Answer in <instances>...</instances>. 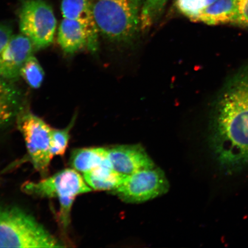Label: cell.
Instances as JSON below:
<instances>
[{
	"instance_id": "obj_21",
	"label": "cell",
	"mask_w": 248,
	"mask_h": 248,
	"mask_svg": "<svg viewBox=\"0 0 248 248\" xmlns=\"http://www.w3.org/2000/svg\"><path fill=\"white\" fill-rule=\"evenodd\" d=\"M13 36L11 28L6 25L0 24V52Z\"/></svg>"
},
{
	"instance_id": "obj_16",
	"label": "cell",
	"mask_w": 248,
	"mask_h": 248,
	"mask_svg": "<svg viewBox=\"0 0 248 248\" xmlns=\"http://www.w3.org/2000/svg\"><path fill=\"white\" fill-rule=\"evenodd\" d=\"M169 0H145L140 13V29L146 32L159 20Z\"/></svg>"
},
{
	"instance_id": "obj_3",
	"label": "cell",
	"mask_w": 248,
	"mask_h": 248,
	"mask_svg": "<svg viewBox=\"0 0 248 248\" xmlns=\"http://www.w3.org/2000/svg\"><path fill=\"white\" fill-rule=\"evenodd\" d=\"M63 247L32 217L23 211L0 207V248Z\"/></svg>"
},
{
	"instance_id": "obj_13",
	"label": "cell",
	"mask_w": 248,
	"mask_h": 248,
	"mask_svg": "<svg viewBox=\"0 0 248 248\" xmlns=\"http://www.w3.org/2000/svg\"><path fill=\"white\" fill-rule=\"evenodd\" d=\"M21 110V95L14 86L0 78V129L17 119Z\"/></svg>"
},
{
	"instance_id": "obj_5",
	"label": "cell",
	"mask_w": 248,
	"mask_h": 248,
	"mask_svg": "<svg viewBox=\"0 0 248 248\" xmlns=\"http://www.w3.org/2000/svg\"><path fill=\"white\" fill-rule=\"evenodd\" d=\"M17 119L31 162L37 171L45 176L53 158L51 154L52 128L30 111L21 112Z\"/></svg>"
},
{
	"instance_id": "obj_15",
	"label": "cell",
	"mask_w": 248,
	"mask_h": 248,
	"mask_svg": "<svg viewBox=\"0 0 248 248\" xmlns=\"http://www.w3.org/2000/svg\"><path fill=\"white\" fill-rule=\"evenodd\" d=\"M70 163L73 169L83 173L104 164L110 163L107 148L94 147L76 149L72 152Z\"/></svg>"
},
{
	"instance_id": "obj_9",
	"label": "cell",
	"mask_w": 248,
	"mask_h": 248,
	"mask_svg": "<svg viewBox=\"0 0 248 248\" xmlns=\"http://www.w3.org/2000/svg\"><path fill=\"white\" fill-rule=\"evenodd\" d=\"M107 156L112 169L125 176L155 166L146 151L139 145L107 148Z\"/></svg>"
},
{
	"instance_id": "obj_19",
	"label": "cell",
	"mask_w": 248,
	"mask_h": 248,
	"mask_svg": "<svg viewBox=\"0 0 248 248\" xmlns=\"http://www.w3.org/2000/svg\"><path fill=\"white\" fill-rule=\"evenodd\" d=\"M216 0H175V7L178 11L191 21L203 9Z\"/></svg>"
},
{
	"instance_id": "obj_22",
	"label": "cell",
	"mask_w": 248,
	"mask_h": 248,
	"mask_svg": "<svg viewBox=\"0 0 248 248\" xmlns=\"http://www.w3.org/2000/svg\"><path fill=\"white\" fill-rule=\"evenodd\" d=\"M135 7L138 9L140 12L141 11L142 4L145 0H130Z\"/></svg>"
},
{
	"instance_id": "obj_10",
	"label": "cell",
	"mask_w": 248,
	"mask_h": 248,
	"mask_svg": "<svg viewBox=\"0 0 248 248\" xmlns=\"http://www.w3.org/2000/svg\"><path fill=\"white\" fill-rule=\"evenodd\" d=\"M58 42L63 51L69 54L84 49L94 52L98 47V40L93 38L83 25L66 18L59 28Z\"/></svg>"
},
{
	"instance_id": "obj_8",
	"label": "cell",
	"mask_w": 248,
	"mask_h": 248,
	"mask_svg": "<svg viewBox=\"0 0 248 248\" xmlns=\"http://www.w3.org/2000/svg\"><path fill=\"white\" fill-rule=\"evenodd\" d=\"M35 49L30 39L23 34L13 35L0 52V78L17 79L24 64Z\"/></svg>"
},
{
	"instance_id": "obj_14",
	"label": "cell",
	"mask_w": 248,
	"mask_h": 248,
	"mask_svg": "<svg viewBox=\"0 0 248 248\" xmlns=\"http://www.w3.org/2000/svg\"><path fill=\"white\" fill-rule=\"evenodd\" d=\"M126 176L114 170L110 163L83 173V178L92 190L111 192L120 187Z\"/></svg>"
},
{
	"instance_id": "obj_11",
	"label": "cell",
	"mask_w": 248,
	"mask_h": 248,
	"mask_svg": "<svg viewBox=\"0 0 248 248\" xmlns=\"http://www.w3.org/2000/svg\"><path fill=\"white\" fill-rule=\"evenodd\" d=\"M92 0H62L61 11L63 18L83 25L95 40H98V30L94 20Z\"/></svg>"
},
{
	"instance_id": "obj_2",
	"label": "cell",
	"mask_w": 248,
	"mask_h": 248,
	"mask_svg": "<svg viewBox=\"0 0 248 248\" xmlns=\"http://www.w3.org/2000/svg\"><path fill=\"white\" fill-rule=\"evenodd\" d=\"M93 11L99 32L108 41L129 46L137 39L140 12L130 0H96Z\"/></svg>"
},
{
	"instance_id": "obj_12",
	"label": "cell",
	"mask_w": 248,
	"mask_h": 248,
	"mask_svg": "<svg viewBox=\"0 0 248 248\" xmlns=\"http://www.w3.org/2000/svg\"><path fill=\"white\" fill-rule=\"evenodd\" d=\"M237 17L236 0H216L193 20L210 26L234 24Z\"/></svg>"
},
{
	"instance_id": "obj_18",
	"label": "cell",
	"mask_w": 248,
	"mask_h": 248,
	"mask_svg": "<svg viewBox=\"0 0 248 248\" xmlns=\"http://www.w3.org/2000/svg\"><path fill=\"white\" fill-rule=\"evenodd\" d=\"M76 121V117L66 128L62 129L52 128L51 154L52 157L63 156L66 153L70 138V131Z\"/></svg>"
},
{
	"instance_id": "obj_1",
	"label": "cell",
	"mask_w": 248,
	"mask_h": 248,
	"mask_svg": "<svg viewBox=\"0 0 248 248\" xmlns=\"http://www.w3.org/2000/svg\"><path fill=\"white\" fill-rule=\"evenodd\" d=\"M212 142L225 174L239 172L248 166V66L228 80L217 98Z\"/></svg>"
},
{
	"instance_id": "obj_7",
	"label": "cell",
	"mask_w": 248,
	"mask_h": 248,
	"mask_svg": "<svg viewBox=\"0 0 248 248\" xmlns=\"http://www.w3.org/2000/svg\"><path fill=\"white\" fill-rule=\"evenodd\" d=\"M169 187L163 170L155 166L126 176L120 187L111 193L125 202L138 203L166 193Z\"/></svg>"
},
{
	"instance_id": "obj_4",
	"label": "cell",
	"mask_w": 248,
	"mask_h": 248,
	"mask_svg": "<svg viewBox=\"0 0 248 248\" xmlns=\"http://www.w3.org/2000/svg\"><path fill=\"white\" fill-rule=\"evenodd\" d=\"M18 17L21 34L30 39L35 49L47 47L53 42L57 19L44 0H21Z\"/></svg>"
},
{
	"instance_id": "obj_6",
	"label": "cell",
	"mask_w": 248,
	"mask_h": 248,
	"mask_svg": "<svg viewBox=\"0 0 248 248\" xmlns=\"http://www.w3.org/2000/svg\"><path fill=\"white\" fill-rule=\"evenodd\" d=\"M21 189L25 193L33 196L57 198L60 203L74 202L78 195L92 191L84 178L74 169L62 170L38 182L24 183Z\"/></svg>"
},
{
	"instance_id": "obj_17",
	"label": "cell",
	"mask_w": 248,
	"mask_h": 248,
	"mask_svg": "<svg viewBox=\"0 0 248 248\" xmlns=\"http://www.w3.org/2000/svg\"><path fill=\"white\" fill-rule=\"evenodd\" d=\"M26 82L31 88L38 89L45 78V72L37 59L31 56L24 64L20 72Z\"/></svg>"
},
{
	"instance_id": "obj_20",
	"label": "cell",
	"mask_w": 248,
	"mask_h": 248,
	"mask_svg": "<svg viewBox=\"0 0 248 248\" xmlns=\"http://www.w3.org/2000/svg\"><path fill=\"white\" fill-rule=\"evenodd\" d=\"M237 17L234 24L248 28V0H236Z\"/></svg>"
}]
</instances>
